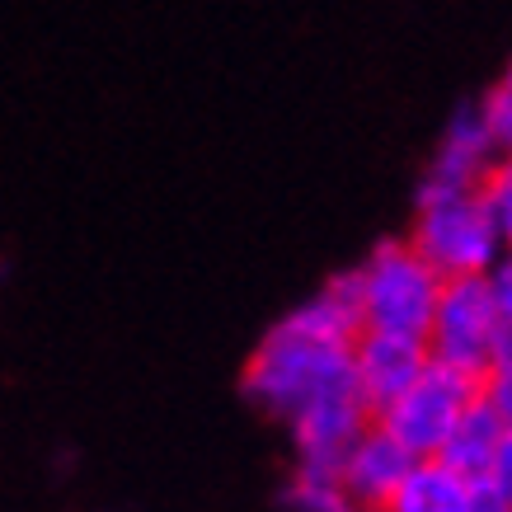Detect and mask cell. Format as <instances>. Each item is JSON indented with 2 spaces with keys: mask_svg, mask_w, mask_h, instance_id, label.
<instances>
[{
  "mask_svg": "<svg viewBox=\"0 0 512 512\" xmlns=\"http://www.w3.org/2000/svg\"><path fill=\"white\" fill-rule=\"evenodd\" d=\"M353 381V357L339 343H320L311 334L292 329L287 320L264 334V343L254 348L245 367V395L264 414L292 423L306 404H315L320 395L339 390Z\"/></svg>",
  "mask_w": 512,
  "mask_h": 512,
  "instance_id": "6da1fadb",
  "label": "cell"
},
{
  "mask_svg": "<svg viewBox=\"0 0 512 512\" xmlns=\"http://www.w3.org/2000/svg\"><path fill=\"white\" fill-rule=\"evenodd\" d=\"M428 357L470 376L512 372V315L498 311L489 278L442 282L433 325H428Z\"/></svg>",
  "mask_w": 512,
  "mask_h": 512,
  "instance_id": "7a4b0ae2",
  "label": "cell"
},
{
  "mask_svg": "<svg viewBox=\"0 0 512 512\" xmlns=\"http://www.w3.org/2000/svg\"><path fill=\"white\" fill-rule=\"evenodd\" d=\"M357 292H362V329L367 334L428 339L442 278L409 249V240H386L357 268Z\"/></svg>",
  "mask_w": 512,
  "mask_h": 512,
  "instance_id": "3957f363",
  "label": "cell"
},
{
  "mask_svg": "<svg viewBox=\"0 0 512 512\" xmlns=\"http://www.w3.org/2000/svg\"><path fill=\"white\" fill-rule=\"evenodd\" d=\"M480 376L442 367L428 357V367L414 386L404 390L400 400L376 414V428H386L414 461H437V451L447 447L451 428L461 423V414L470 409V400L480 395Z\"/></svg>",
  "mask_w": 512,
  "mask_h": 512,
  "instance_id": "277c9868",
  "label": "cell"
},
{
  "mask_svg": "<svg viewBox=\"0 0 512 512\" xmlns=\"http://www.w3.org/2000/svg\"><path fill=\"white\" fill-rule=\"evenodd\" d=\"M409 249L442 282L484 278L498 264V254H503V235L480 217V207L466 193V198H447V202H423L414 235H409Z\"/></svg>",
  "mask_w": 512,
  "mask_h": 512,
  "instance_id": "5b68a950",
  "label": "cell"
},
{
  "mask_svg": "<svg viewBox=\"0 0 512 512\" xmlns=\"http://www.w3.org/2000/svg\"><path fill=\"white\" fill-rule=\"evenodd\" d=\"M437 461L451 466L456 475H466V480H480V475L512 480V372L484 376L480 395L470 400L461 423L451 428Z\"/></svg>",
  "mask_w": 512,
  "mask_h": 512,
  "instance_id": "8992f818",
  "label": "cell"
},
{
  "mask_svg": "<svg viewBox=\"0 0 512 512\" xmlns=\"http://www.w3.org/2000/svg\"><path fill=\"white\" fill-rule=\"evenodd\" d=\"M372 428V409L362 400L357 381L329 390L315 404H306L292 419V442H296V470L311 475H339L343 451Z\"/></svg>",
  "mask_w": 512,
  "mask_h": 512,
  "instance_id": "52a82bcc",
  "label": "cell"
},
{
  "mask_svg": "<svg viewBox=\"0 0 512 512\" xmlns=\"http://www.w3.org/2000/svg\"><path fill=\"white\" fill-rule=\"evenodd\" d=\"M498 165V151L489 132L480 127V113L475 104H461L451 113L447 132H442V146H437L433 165L423 174V188H419V207L423 202H447V198H466L470 188L480 184V174Z\"/></svg>",
  "mask_w": 512,
  "mask_h": 512,
  "instance_id": "ba28073f",
  "label": "cell"
},
{
  "mask_svg": "<svg viewBox=\"0 0 512 512\" xmlns=\"http://www.w3.org/2000/svg\"><path fill=\"white\" fill-rule=\"evenodd\" d=\"M348 357H353L357 390H362V400H367V409H372V419H376L381 409H390V404L423 376V367H428V343L400 339V334H367V329H362L353 339V348H348Z\"/></svg>",
  "mask_w": 512,
  "mask_h": 512,
  "instance_id": "9c48e42d",
  "label": "cell"
},
{
  "mask_svg": "<svg viewBox=\"0 0 512 512\" xmlns=\"http://www.w3.org/2000/svg\"><path fill=\"white\" fill-rule=\"evenodd\" d=\"M409 470H414V456H409L386 428H376V419H372V428L343 451L339 475H334V480H339V494H343L348 508L386 512V503L395 498V489L404 484Z\"/></svg>",
  "mask_w": 512,
  "mask_h": 512,
  "instance_id": "30bf717a",
  "label": "cell"
},
{
  "mask_svg": "<svg viewBox=\"0 0 512 512\" xmlns=\"http://www.w3.org/2000/svg\"><path fill=\"white\" fill-rule=\"evenodd\" d=\"M386 512H470V480L442 461H414Z\"/></svg>",
  "mask_w": 512,
  "mask_h": 512,
  "instance_id": "8fae6325",
  "label": "cell"
},
{
  "mask_svg": "<svg viewBox=\"0 0 512 512\" xmlns=\"http://www.w3.org/2000/svg\"><path fill=\"white\" fill-rule=\"evenodd\" d=\"M470 202H475L480 217L508 240V231H512V170L508 165H489V170L480 174V184L470 188Z\"/></svg>",
  "mask_w": 512,
  "mask_h": 512,
  "instance_id": "7c38bea8",
  "label": "cell"
},
{
  "mask_svg": "<svg viewBox=\"0 0 512 512\" xmlns=\"http://www.w3.org/2000/svg\"><path fill=\"white\" fill-rule=\"evenodd\" d=\"M475 113H480V127L489 132V141H494V151L503 156L512 141V80H494L489 90H484V99L475 104Z\"/></svg>",
  "mask_w": 512,
  "mask_h": 512,
  "instance_id": "4fadbf2b",
  "label": "cell"
},
{
  "mask_svg": "<svg viewBox=\"0 0 512 512\" xmlns=\"http://www.w3.org/2000/svg\"><path fill=\"white\" fill-rule=\"evenodd\" d=\"M470 512H512V480L503 475L470 480Z\"/></svg>",
  "mask_w": 512,
  "mask_h": 512,
  "instance_id": "5bb4252c",
  "label": "cell"
},
{
  "mask_svg": "<svg viewBox=\"0 0 512 512\" xmlns=\"http://www.w3.org/2000/svg\"><path fill=\"white\" fill-rule=\"evenodd\" d=\"M339 512H376V508H339Z\"/></svg>",
  "mask_w": 512,
  "mask_h": 512,
  "instance_id": "9a60e30c",
  "label": "cell"
}]
</instances>
